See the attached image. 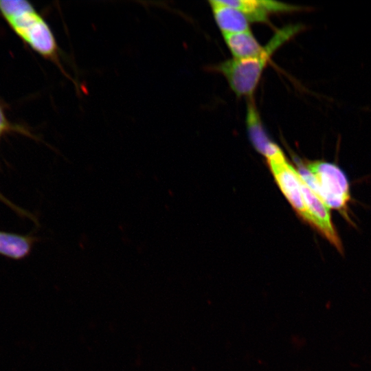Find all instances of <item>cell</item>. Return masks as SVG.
<instances>
[{
	"label": "cell",
	"instance_id": "9",
	"mask_svg": "<svg viewBox=\"0 0 371 371\" xmlns=\"http://www.w3.org/2000/svg\"><path fill=\"white\" fill-rule=\"evenodd\" d=\"M233 58L244 59L260 54L263 49L251 30L223 35Z\"/></svg>",
	"mask_w": 371,
	"mask_h": 371
},
{
	"label": "cell",
	"instance_id": "3",
	"mask_svg": "<svg viewBox=\"0 0 371 371\" xmlns=\"http://www.w3.org/2000/svg\"><path fill=\"white\" fill-rule=\"evenodd\" d=\"M9 23L33 49L52 60L68 76L60 63L55 37L47 23L34 9L12 19Z\"/></svg>",
	"mask_w": 371,
	"mask_h": 371
},
{
	"label": "cell",
	"instance_id": "6",
	"mask_svg": "<svg viewBox=\"0 0 371 371\" xmlns=\"http://www.w3.org/2000/svg\"><path fill=\"white\" fill-rule=\"evenodd\" d=\"M221 1L225 5L240 11L250 23H267L271 14L295 12L301 8L297 5L273 0Z\"/></svg>",
	"mask_w": 371,
	"mask_h": 371
},
{
	"label": "cell",
	"instance_id": "12",
	"mask_svg": "<svg viewBox=\"0 0 371 371\" xmlns=\"http://www.w3.org/2000/svg\"><path fill=\"white\" fill-rule=\"evenodd\" d=\"M7 127V122L5 119V117L3 114L2 111L0 109V135L3 133V131Z\"/></svg>",
	"mask_w": 371,
	"mask_h": 371
},
{
	"label": "cell",
	"instance_id": "8",
	"mask_svg": "<svg viewBox=\"0 0 371 371\" xmlns=\"http://www.w3.org/2000/svg\"><path fill=\"white\" fill-rule=\"evenodd\" d=\"M208 2L223 35L250 30L249 21L240 11L225 5L221 0H210Z\"/></svg>",
	"mask_w": 371,
	"mask_h": 371
},
{
	"label": "cell",
	"instance_id": "13",
	"mask_svg": "<svg viewBox=\"0 0 371 371\" xmlns=\"http://www.w3.org/2000/svg\"><path fill=\"white\" fill-rule=\"evenodd\" d=\"M0 200L4 202L5 203L8 204L11 207L16 210L14 205H13L11 202H10L9 200H8L1 192H0Z\"/></svg>",
	"mask_w": 371,
	"mask_h": 371
},
{
	"label": "cell",
	"instance_id": "4",
	"mask_svg": "<svg viewBox=\"0 0 371 371\" xmlns=\"http://www.w3.org/2000/svg\"><path fill=\"white\" fill-rule=\"evenodd\" d=\"M268 162L288 201L304 219L312 224V218L302 193L297 170L287 162L283 153L268 159Z\"/></svg>",
	"mask_w": 371,
	"mask_h": 371
},
{
	"label": "cell",
	"instance_id": "10",
	"mask_svg": "<svg viewBox=\"0 0 371 371\" xmlns=\"http://www.w3.org/2000/svg\"><path fill=\"white\" fill-rule=\"evenodd\" d=\"M35 238L0 231V254L13 259H21L31 251Z\"/></svg>",
	"mask_w": 371,
	"mask_h": 371
},
{
	"label": "cell",
	"instance_id": "5",
	"mask_svg": "<svg viewBox=\"0 0 371 371\" xmlns=\"http://www.w3.org/2000/svg\"><path fill=\"white\" fill-rule=\"evenodd\" d=\"M299 175V174H298ZM304 200L313 225L326 239L340 252L343 247L341 240L332 222L330 209L304 182L299 175Z\"/></svg>",
	"mask_w": 371,
	"mask_h": 371
},
{
	"label": "cell",
	"instance_id": "7",
	"mask_svg": "<svg viewBox=\"0 0 371 371\" xmlns=\"http://www.w3.org/2000/svg\"><path fill=\"white\" fill-rule=\"evenodd\" d=\"M251 99L249 98L247 104L245 123L247 133L255 148L269 159L283 153L279 146L269 138L254 102Z\"/></svg>",
	"mask_w": 371,
	"mask_h": 371
},
{
	"label": "cell",
	"instance_id": "2",
	"mask_svg": "<svg viewBox=\"0 0 371 371\" xmlns=\"http://www.w3.org/2000/svg\"><path fill=\"white\" fill-rule=\"evenodd\" d=\"M297 171L308 187L329 208L340 211L347 209L350 201L348 181L335 164L323 161L299 164Z\"/></svg>",
	"mask_w": 371,
	"mask_h": 371
},
{
	"label": "cell",
	"instance_id": "11",
	"mask_svg": "<svg viewBox=\"0 0 371 371\" xmlns=\"http://www.w3.org/2000/svg\"><path fill=\"white\" fill-rule=\"evenodd\" d=\"M31 4L23 0H1L0 11L8 21L32 10Z\"/></svg>",
	"mask_w": 371,
	"mask_h": 371
},
{
	"label": "cell",
	"instance_id": "1",
	"mask_svg": "<svg viewBox=\"0 0 371 371\" xmlns=\"http://www.w3.org/2000/svg\"><path fill=\"white\" fill-rule=\"evenodd\" d=\"M303 28L300 24L284 26L263 46L260 54L244 59H229L218 64L215 69L224 76L237 96L251 98L272 55Z\"/></svg>",
	"mask_w": 371,
	"mask_h": 371
}]
</instances>
